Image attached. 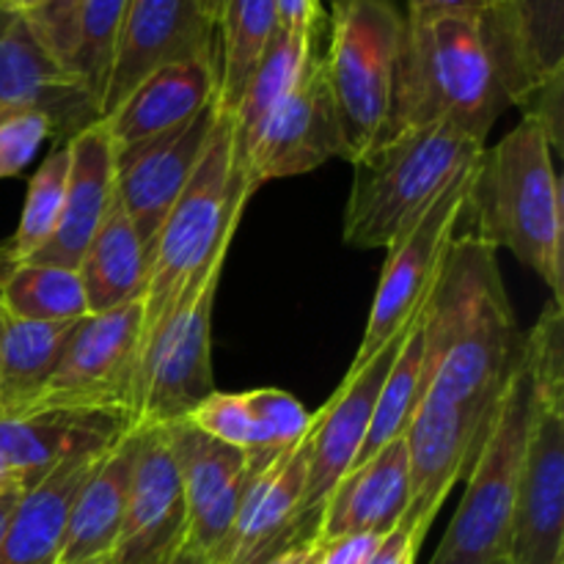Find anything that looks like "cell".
Instances as JSON below:
<instances>
[{"label": "cell", "mask_w": 564, "mask_h": 564, "mask_svg": "<svg viewBox=\"0 0 564 564\" xmlns=\"http://www.w3.org/2000/svg\"><path fill=\"white\" fill-rule=\"evenodd\" d=\"M422 400L405 430L413 516L433 518L477 457L521 356L496 251L455 237L424 301Z\"/></svg>", "instance_id": "1"}, {"label": "cell", "mask_w": 564, "mask_h": 564, "mask_svg": "<svg viewBox=\"0 0 564 564\" xmlns=\"http://www.w3.org/2000/svg\"><path fill=\"white\" fill-rule=\"evenodd\" d=\"M512 99L479 17L405 20L386 138L424 124H452L485 143Z\"/></svg>", "instance_id": "2"}, {"label": "cell", "mask_w": 564, "mask_h": 564, "mask_svg": "<svg viewBox=\"0 0 564 564\" xmlns=\"http://www.w3.org/2000/svg\"><path fill=\"white\" fill-rule=\"evenodd\" d=\"M474 237L494 251L507 248L543 279L554 301L564 303V204L543 130L523 116L474 169L466 213Z\"/></svg>", "instance_id": "3"}, {"label": "cell", "mask_w": 564, "mask_h": 564, "mask_svg": "<svg viewBox=\"0 0 564 564\" xmlns=\"http://www.w3.org/2000/svg\"><path fill=\"white\" fill-rule=\"evenodd\" d=\"M482 152V141L452 124L411 127L386 138L352 163L341 240L350 248H391Z\"/></svg>", "instance_id": "4"}, {"label": "cell", "mask_w": 564, "mask_h": 564, "mask_svg": "<svg viewBox=\"0 0 564 564\" xmlns=\"http://www.w3.org/2000/svg\"><path fill=\"white\" fill-rule=\"evenodd\" d=\"M248 193L235 158L231 116L220 113L202 163L165 215L149 257L143 292V341L174 303L231 248Z\"/></svg>", "instance_id": "5"}, {"label": "cell", "mask_w": 564, "mask_h": 564, "mask_svg": "<svg viewBox=\"0 0 564 564\" xmlns=\"http://www.w3.org/2000/svg\"><path fill=\"white\" fill-rule=\"evenodd\" d=\"M532 411L507 560L564 564V303L551 297L523 336Z\"/></svg>", "instance_id": "6"}, {"label": "cell", "mask_w": 564, "mask_h": 564, "mask_svg": "<svg viewBox=\"0 0 564 564\" xmlns=\"http://www.w3.org/2000/svg\"><path fill=\"white\" fill-rule=\"evenodd\" d=\"M529 411L532 369L521 341V356L466 474V494L430 564H496L507 560Z\"/></svg>", "instance_id": "7"}, {"label": "cell", "mask_w": 564, "mask_h": 564, "mask_svg": "<svg viewBox=\"0 0 564 564\" xmlns=\"http://www.w3.org/2000/svg\"><path fill=\"white\" fill-rule=\"evenodd\" d=\"M402 36L405 17L389 0H356L330 20L323 64L350 163L386 141Z\"/></svg>", "instance_id": "8"}, {"label": "cell", "mask_w": 564, "mask_h": 564, "mask_svg": "<svg viewBox=\"0 0 564 564\" xmlns=\"http://www.w3.org/2000/svg\"><path fill=\"white\" fill-rule=\"evenodd\" d=\"M224 264L226 257H220L143 341L135 424L165 427L182 422L215 391L213 306Z\"/></svg>", "instance_id": "9"}, {"label": "cell", "mask_w": 564, "mask_h": 564, "mask_svg": "<svg viewBox=\"0 0 564 564\" xmlns=\"http://www.w3.org/2000/svg\"><path fill=\"white\" fill-rule=\"evenodd\" d=\"M143 358V301L80 319L36 408L127 411L135 419Z\"/></svg>", "instance_id": "10"}, {"label": "cell", "mask_w": 564, "mask_h": 564, "mask_svg": "<svg viewBox=\"0 0 564 564\" xmlns=\"http://www.w3.org/2000/svg\"><path fill=\"white\" fill-rule=\"evenodd\" d=\"M474 169L466 171L402 240L386 248L389 257H386L383 273H380L372 308H369L364 339L358 345V352L350 367L367 364L424 306L435 279H438L446 251H449L452 240H455L457 224L466 218L463 213H466Z\"/></svg>", "instance_id": "11"}, {"label": "cell", "mask_w": 564, "mask_h": 564, "mask_svg": "<svg viewBox=\"0 0 564 564\" xmlns=\"http://www.w3.org/2000/svg\"><path fill=\"white\" fill-rule=\"evenodd\" d=\"M334 158H345V138L330 99L325 64L312 53L295 86L259 132L242 165V176L253 196L268 182L308 174Z\"/></svg>", "instance_id": "12"}, {"label": "cell", "mask_w": 564, "mask_h": 564, "mask_svg": "<svg viewBox=\"0 0 564 564\" xmlns=\"http://www.w3.org/2000/svg\"><path fill=\"white\" fill-rule=\"evenodd\" d=\"M416 317V314H413ZM411 325V323H408ZM405 328L380 347L367 364L350 367L339 389L334 391L323 411L312 416V427L306 433V490H303V521L319 532V518L328 501L330 490L341 482L347 471L356 466L361 455L364 438L372 424L375 402L380 386L394 364Z\"/></svg>", "instance_id": "13"}, {"label": "cell", "mask_w": 564, "mask_h": 564, "mask_svg": "<svg viewBox=\"0 0 564 564\" xmlns=\"http://www.w3.org/2000/svg\"><path fill=\"white\" fill-rule=\"evenodd\" d=\"M224 108L218 97L185 124L116 152V196L152 257L165 215L202 163Z\"/></svg>", "instance_id": "14"}, {"label": "cell", "mask_w": 564, "mask_h": 564, "mask_svg": "<svg viewBox=\"0 0 564 564\" xmlns=\"http://www.w3.org/2000/svg\"><path fill=\"white\" fill-rule=\"evenodd\" d=\"M193 58L215 61V33L196 0H130L99 97V116L105 119L152 72Z\"/></svg>", "instance_id": "15"}, {"label": "cell", "mask_w": 564, "mask_h": 564, "mask_svg": "<svg viewBox=\"0 0 564 564\" xmlns=\"http://www.w3.org/2000/svg\"><path fill=\"white\" fill-rule=\"evenodd\" d=\"M132 427L135 419L127 411L36 408L14 416L0 413V455L28 490L64 463L105 457Z\"/></svg>", "instance_id": "16"}, {"label": "cell", "mask_w": 564, "mask_h": 564, "mask_svg": "<svg viewBox=\"0 0 564 564\" xmlns=\"http://www.w3.org/2000/svg\"><path fill=\"white\" fill-rule=\"evenodd\" d=\"M163 433L180 468L187 507V540L213 562L235 523L253 468L246 452L220 444L187 419L165 424Z\"/></svg>", "instance_id": "17"}, {"label": "cell", "mask_w": 564, "mask_h": 564, "mask_svg": "<svg viewBox=\"0 0 564 564\" xmlns=\"http://www.w3.org/2000/svg\"><path fill=\"white\" fill-rule=\"evenodd\" d=\"M17 110L50 113L64 141L102 119L91 94L44 47L31 20L0 9V116Z\"/></svg>", "instance_id": "18"}, {"label": "cell", "mask_w": 564, "mask_h": 564, "mask_svg": "<svg viewBox=\"0 0 564 564\" xmlns=\"http://www.w3.org/2000/svg\"><path fill=\"white\" fill-rule=\"evenodd\" d=\"M306 490V438L270 466L253 471L235 523L215 554L218 564H264L297 545L317 543L303 521Z\"/></svg>", "instance_id": "19"}, {"label": "cell", "mask_w": 564, "mask_h": 564, "mask_svg": "<svg viewBox=\"0 0 564 564\" xmlns=\"http://www.w3.org/2000/svg\"><path fill=\"white\" fill-rule=\"evenodd\" d=\"M185 543L187 507L174 452L163 427H143L130 499L110 562L169 564Z\"/></svg>", "instance_id": "20"}, {"label": "cell", "mask_w": 564, "mask_h": 564, "mask_svg": "<svg viewBox=\"0 0 564 564\" xmlns=\"http://www.w3.org/2000/svg\"><path fill=\"white\" fill-rule=\"evenodd\" d=\"M479 22L512 105L564 72V0H488Z\"/></svg>", "instance_id": "21"}, {"label": "cell", "mask_w": 564, "mask_h": 564, "mask_svg": "<svg viewBox=\"0 0 564 564\" xmlns=\"http://www.w3.org/2000/svg\"><path fill=\"white\" fill-rule=\"evenodd\" d=\"M66 149H69V174H66V196L58 226L42 251L33 253L28 262L77 268L88 242L94 240L116 202V147L102 119L72 135Z\"/></svg>", "instance_id": "22"}, {"label": "cell", "mask_w": 564, "mask_h": 564, "mask_svg": "<svg viewBox=\"0 0 564 564\" xmlns=\"http://www.w3.org/2000/svg\"><path fill=\"white\" fill-rule=\"evenodd\" d=\"M411 507V457L405 435L369 460L358 463L330 490L319 518L317 543L347 538V534H375L383 538L405 518Z\"/></svg>", "instance_id": "23"}, {"label": "cell", "mask_w": 564, "mask_h": 564, "mask_svg": "<svg viewBox=\"0 0 564 564\" xmlns=\"http://www.w3.org/2000/svg\"><path fill=\"white\" fill-rule=\"evenodd\" d=\"M218 97V69L213 58L169 64L143 77L102 119L116 152L138 147L202 113Z\"/></svg>", "instance_id": "24"}, {"label": "cell", "mask_w": 564, "mask_h": 564, "mask_svg": "<svg viewBox=\"0 0 564 564\" xmlns=\"http://www.w3.org/2000/svg\"><path fill=\"white\" fill-rule=\"evenodd\" d=\"M141 435L143 427L135 424L80 485L72 501L58 564H99L110 560L130 499Z\"/></svg>", "instance_id": "25"}, {"label": "cell", "mask_w": 564, "mask_h": 564, "mask_svg": "<svg viewBox=\"0 0 564 564\" xmlns=\"http://www.w3.org/2000/svg\"><path fill=\"white\" fill-rule=\"evenodd\" d=\"M102 457L69 460L33 488L22 490L0 538V564H58L72 501Z\"/></svg>", "instance_id": "26"}, {"label": "cell", "mask_w": 564, "mask_h": 564, "mask_svg": "<svg viewBox=\"0 0 564 564\" xmlns=\"http://www.w3.org/2000/svg\"><path fill=\"white\" fill-rule=\"evenodd\" d=\"M75 270L83 281L91 314L113 312L127 303L143 301L149 279V251L138 237L130 215L121 207L119 196Z\"/></svg>", "instance_id": "27"}, {"label": "cell", "mask_w": 564, "mask_h": 564, "mask_svg": "<svg viewBox=\"0 0 564 564\" xmlns=\"http://www.w3.org/2000/svg\"><path fill=\"white\" fill-rule=\"evenodd\" d=\"M80 319L33 323L0 312V413L31 411L53 378Z\"/></svg>", "instance_id": "28"}, {"label": "cell", "mask_w": 564, "mask_h": 564, "mask_svg": "<svg viewBox=\"0 0 564 564\" xmlns=\"http://www.w3.org/2000/svg\"><path fill=\"white\" fill-rule=\"evenodd\" d=\"M314 53V36H297V33L275 28L270 36L268 50L257 64L253 75L248 77L240 99L231 108V130H235V158L237 165H246L259 132L268 124L273 110L286 97L295 80L301 77L303 66Z\"/></svg>", "instance_id": "29"}, {"label": "cell", "mask_w": 564, "mask_h": 564, "mask_svg": "<svg viewBox=\"0 0 564 564\" xmlns=\"http://www.w3.org/2000/svg\"><path fill=\"white\" fill-rule=\"evenodd\" d=\"M275 31L273 0H229L215 36L218 105L231 113Z\"/></svg>", "instance_id": "30"}, {"label": "cell", "mask_w": 564, "mask_h": 564, "mask_svg": "<svg viewBox=\"0 0 564 564\" xmlns=\"http://www.w3.org/2000/svg\"><path fill=\"white\" fill-rule=\"evenodd\" d=\"M0 308L33 323H69L91 314L77 270L42 262H22L0 273Z\"/></svg>", "instance_id": "31"}, {"label": "cell", "mask_w": 564, "mask_h": 564, "mask_svg": "<svg viewBox=\"0 0 564 564\" xmlns=\"http://www.w3.org/2000/svg\"><path fill=\"white\" fill-rule=\"evenodd\" d=\"M424 306L419 308L416 317L408 325L405 336L400 341L394 364H391L389 375H386L383 386H380L378 402H375L372 424L364 438L361 455L358 463L369 460L375 452L383 449L391 441L402 438L411 424L413 413H416L419 400H422V369H424V328H422Z\"/></svg>", "instance_id": "32"}, {"label": "cell", "mask_w": 564, "mask_h": 564, "mask_svg": "<svg viewBox=\"0 0 564 564\" xmlns=\"http://www.w3.org/2000/svg\"><path fill=\"white\" fill-rule=\"evenodd\" d=\"M66 174H69V149H66L64 141L55 143L44 154L36 174L28 182L20 224H17L14 235L0 246V273H6L14 264L28 262L53 237L61 209H64Z\"/></svg>", "instance_id": "33"}, {"label": "cell", "mask_w": 564, "mask_h": 564, "mask_svg": "<svg viewBox=\"0 0 564 564\" xmlns=\"http://www.w3.org/2000/svg\"><path fill=\"white\" fill-rule=\"evenodd\" d=\"M130 0H75L66 50V72L91 94L99 108L110 61L119 42L121 22Z\"/></svg>", "instance_id": "34"}, {"label": "cell", "mask_w": 564, "mask_h": 564, "mask_svg": "<svg viewBox=\"0 0 564 564\" xmlns=\"http://www.w3.org/2000/svg\"><path fill=\"white\" fill-rule=\"evenodd\" d=\"M246 397L253 416V444L246 457L253 471H259L306 438L314 413L281 389H253Z\"/></svg>", "instance_id": "35"}, {"label": "cell", "mask_w": 564, "mask_h": 564, "mask_svg": "<svg viewBox=\"0 0 564 564\" xmlns=\"http://www.w3.org/2000/svg\"><path fill=\"white\" fill-rule=\"evenodd\" d=\"M47 138H58V132L53 116L44 110H17L0 116V180L25 171Z\"/></svg>", "instance_id": "36"}, {"label": "cell", "mask_w": 564, "mask_h": 564, "mask_svg": "<svg viewBox=\"0 0 564 564\" xmlns=\"http://www.w3.org/2000/svg\"><path fill=\"white\" fill-rule=\"evenodd\" d=\"M187 422L196 424L202 433L218 438L220 444L235 446V449L246 452V455L253 444V416L246 391L242 394L213 391L207 400L198 402L196 411L187 416Z\"/></svg>", "instance_id": "37"}, {"label": "cell", "mask_w": 564, "mask_h": 564, "mask_svg": "<svg viewBox=\"0 0 564 564\" xmlns=\"http://www.w3.org/2000/svg\"><path fill=\"white\" fill-rule=\"evenodd\" d=\"M527 110V119L543 130L545 141H549L551 152H562L564 149V72L545 77L538 88L527 97L521 105Z\"/></svg>", "instance_id": "38"}, {"label": "cell", "mask_w": 564, "mask_h": 564, "mask_svg": "<svg viewBox=\"0 0 564 564\" xmlns=\"http://www.w3.org/2000/svg\"><path fill=\"white\" fill-rule=\"evenodd\" d=\"M430 527H433V518L405 512V518L378 540L364 564H416L419 549H422Z\"/></svg>", "instance_id": "39"}, {"label": "cell", "mask_w": 564, "mask_h": 564, "mask_svg": "<svg viewBox=\"0 0 564 564\" xmlns=\"http://www.w3.org/2000/svg\"><path fill=\"white\" fill-rule=\"evenodd\" d=\"M275 28L297 33V36H317L325 14L319 0H273Z\"/></svg>", "instance_id": "40"}, {"label": "cell", "mask_w": 564, "mask_h": 564, "mask_svg": "<svg viewBox=\"0 0 564 564\" xmlns=\"http://www.w3.org/2000/svg\"><path fill=\"white\" fill-rule=\"evenodd\" d=\"M380 538L375 534H347V538L319 543L317 564H364Z\"/></svg>", "instance_id": "41"}, {"label": "cell", "mask_w": 564, "mask_h": 564, "mask_svg": "<svg viewBox=\"0 0 564 564\" xmlns=\"http://www.w3.org/2000/svg\"><path fill=\"white\" fill-rule=\"evenodd\" d=\"M488 0H408V20H427V17L468 14L482 17Z\"/></svg>", "instance_id": "42"}, {"label": "cell", "mask_w": 564, "mask_h": 564, "mask_svg": "<svg viewBox=\"0 0 564 564\" xmlns=\"http://www.w3.org/2000/svg\"><path fill=\"white\" fill-rule=\"evenodd\" d=\"M317 554H319V543H306V545H297V549L292 551H284L281 556H275V560L264 564H317Z\"/></svg>", "instance_id": "43"}, {"label": "cell", "mask_w": 564, "mask_h": 564, "mask_svg": "<svg viewBox=\"0 0 564 564\" xmlns=\"http://www.w3.org/2000/svg\"><path fill=\"white\" fill-rule=\"evenodd\" d=\"M198 11H202L204 22H207L209 28H213V33L218 36V25L220 20H224V11L226 6H229V0H196Z\"/></svg>", "instance_id": "44"}, {"label": "cell", "mask_w": 564, "mask_h": 564, "mask_svg": "<svg viewBox=\"0 0 564 564\" xmlns=\"http://www.w3.org/2000/svg\"><path fill=\"white\" fill-rule=\"evenodd\" d=\"M169 564H209V556L202 554V551H198L196 545H193L191 540H187V543L182 545V549L176 551L174 556H171Z\"/></svg>", "instance_id": "45"}, {"label": "cell", "mask_w": 564, "mask_h": 564, "mask_svg": "<svg viewBox=\"0 0 564 564\" xmlns=\"http://www.w3.org/2000/svg\"><path fill=\"white\" fill-rule=\"evenodd\" d=\"M14 490H22L20 477H17L14 468H11L9 463H6V457L0 455V496L14 494Z\"/></svg>", "instance_id": "46"}, {"label": "cell", "mask_w": 564, "mask_h": 564, "mask_svg": "<svg viewBox=\"0 0 564 564\" xmlns=\"http://www.w3.org/2000/svg\"><path fill=\"white\" fill-rule=\"evenodd\" d=\"M20 496H22V490H14V494L0 496V538H3L6 527H9V521H11V516H14V507H17V501H20Z\"/></svg>", "instance_id": "47"}, {"label": "cell", "mask_w": 564, "mask_h": 564, "mask_svg": "<svg viewBox=\"0 0 564 564\" xmlns=\"http://www.w3.org/2000/svg\"><path fill=\"white\" fill-rule=\"evenodd\" d=\"M39 0H0V9L17 11V14H28V11L36 9Z\"/></svg>", "instance_id": "48"}, {"label": "cell", "mask_w": 564, "mask_h": 564, "mask_svg": "<svg viewBox=\"0 0 564 564\" xmlns=\"http://www.w3.org/2000/svg\"><path fill=\"white\" fill-rule=\"evenodd\" d=\"M325 3V9H328V20H336L339 14H345L347 9H350L356 0H319V6Z\"/></svg>", "instance_id": "49"}, {"label": "cell", "mask_w": 564, "mask_h": 564, "mask_svg": "<svg viewBox=\"0 0 564 564\" xmlns=\"http://www.w3.org/2000/svg\"><path fill=\"white\" fill-rule=\"evenodd\" d=\"M496 564H512L510 560H501V562H496Z\"/></svg>", "instance_id": "50"}, {"label": "cell", "mask_w": 564, "mask_h": 564, "mask_svg": "<svg viewBox=\"0 0 564 564\" xmlns=\"http://www.w3.org/2000/svg\"><path fill=\"white\" fill-rule=\"evenodd\" d=\"M99 564H113V562H110V560H105V562H99Z\"/></svg>", "instance_id": "51"}, {"label": "cell", "mask_w": 564, "mask_h": 564, "mask_svg": "<svg viewBox=\"0 0 564 564\" xmlns=\"http://www.w3.org/2000/svg\"><path fill=\"white\" fill-rule=\"evenodd\" d=\"M209 564H218V562H209Z\"/></svg>", "instance_id": "52"}, {"label": "cell", "mask_w": 564, "mask_h": 564, "mask_svg": "<svg viewBox=\"0 0 564 564\" xmlns=\"http://www.w3.org/2000/svg\"><path fill=\"white\" fill-rule=\"evenodd\" d=\"M0 312H3V308H0Z\"/></svg>", "instance_id": "53"}]
</instances>
